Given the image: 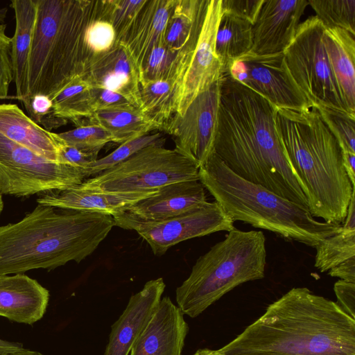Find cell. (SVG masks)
Masks as SVG:
<instances>
[{"label": "cell", "mask_w": 355, "mask_h": 355, "mask_svg": "<svg viewBox=\"0 0 355 355\" xmlns=\"http://www.w3.org/2000/svg\"><path fill=\"white\" fill-rule=\"evenodd\" d=\"M277 107L228 75L220 80L214 153L240 178L309 209L277 133Z\"/></svg>", "instance_id": "cell-1"}, {"label": "cell", "mask_w": 355, "mask_h": 355, "mask_svg": "<svg viewBox=\"0 0 355 355\" xmlns=\"http://www.w3.org/2000/svg\"><path fill=\"white\" fill-rule=\"evenodd\" d=\"M218 351L224 355H355V320L306 287L293 288Z\"/></svg>", "instance_id": "cell-2"}, {"label": "cell", "mask_w": 355, "mask_h": 355, "mask_svg": "<svg viewBox=\"0 0 355 355\" xmlns=\"http://www.w3.org/2000/svg\"><path fill=\"white\" fill-rule=\"evenodd\" d=\"M114 226L110 215L38 204L19 222L0 226V276L80 263Z\"/></svg>", "instance_id": "cell-3"}, {"label": "cell", "mask_w": 355, "mask_h": 355, "mask_svg": "<svg viewBox=\"0 0 355 355\" xmlns=\"http://www.w3.org/2000/svg\"><path fill=\"white\" fill-rule=\"evenodd\" d=\"M275 124L312 216L343 225L355 187L343 166L340 146L317 109L277 108Z\"/></svg>", "instance_id": "cell-4"}, {"label": "cell", "mask_w": 355, "mask_h": 355, "mask_svg": "<svg viewBox=\"0 0 355 355\" xmlns=\"http://www.w3.org/2000/svg\"><path fill=\"white\" fill-rule=\"evenodd\" d=\"M36 1L26 99L43 95L52 100L67 83L88 71L92 57L85 33L88 24L98 18V1Z\"/></svg>", "instance_id": "cell-5"}, {"label": "cell", "mask_w": 355, "mask_h": 355, "mask_svg": "<svg viewBox=\"0 0 355 355\" xmlns=\"http://www.w3.org/2000/svg\"><path fill=\"white\" fill-rule=\"evenodd\" d=\"M198 176L234 222L241 221L312 248L341 229L342 225L318 220L308 208L240 178L214 152L199 167Z\"/></svg>", "instance_id": "cell-6"}, {"label": "cell", "mask_w": 355, "mask_h": 355, "mask_svg": "<svg viewBox=\"0 0 355 355\" xmlns=\"http://www.w3.org/2000/svg\"><path fill=\"white\" fill-rule=\"evenodd\" d=\"M266 265L263 232L234 227L197 259L176 288L178 307L184 315L196 318L235 287L263 279Z\"/></svg>", "instance_id": "cell-7"}, {"label": "cell", "mask_w": 355, "mask_h": 355, "mask_svg": "<svg viewBox=\"0 0 355 355\" xmlns=\"http://www.w3.org/2000/svg\"><path fill=\"white\" fill-rule=\"evenodd\" d=\"M324 28L316 16L300 24L292 42L284 52L286 67L311 107L355 115L347 107L332 67Z\"/></svg>", "instance_id": "cell-8"}, {"label": "cell", "mask_w": 355, "mask_h": 355, "mask_svg": "<svg viewBox=\"0 0 355 355\" xmlns=\"http://www.w3.org/2000/svg\"><path fill=\"white\" fill-rule=\"evenodd\" d=\"M199 167L175 148L151 145L96 176L81 187L110 192H146L175 182L199 180Z\"/></svg>", "instance_id": "cell-9"}, {"label": "cell", "mask_w": 355, "mask_h": 355, "mask_svg": "<svg viewBox=\"0 0 355 355\" xmlns=\"http://www.w3.org/2000/svg\"><path fill=\"white\" fill-rule=\"evenodd\" d=\"M82 168L51 162L0 135V194L29 196L80 185Z\"/></svg>", "instance_id": "cell-10"}, {"label": "cell", "mask_w": 355, "mask_h": 355, "mask_svg": "<svg viewBox=\"0 0 355 355\" xmlns=\"http://www.w3.org/2000/svg\"><path fill=\"white\" fill-rule=\"evenodd\" d=\"M224 75L257 92L277 108L312 107L292 78L284 53L261 55L250 51L234 60Z\"/></svg>", "instance_id": "cell-11"}, {"label": "cell", "mask_w": 355, "mask_h": 355, "mask_svg": "<svg viewBox=\"0 0 355 355\" xmlns=\"http://www.w3.org/2000/svg\"><path fill=\"white\" fill-rule=\"evenodd\" d=\"M220 103V80L198 94L182 116L174 114L162 131L175 138V149L200 167L214 152Z\"/></svg>", "instance_id": "cell-12"}, {"label": "cell", "mask_w": 355, "mask_h": 355, "mask_svg": "<svg viewBox=\"0 0 355 355\" xmlns=\"http://www.w3.org/2000/svg\"><path fill=\"white\" fill-rule=\"evenodd\" d=\"M221 15V0H209L196 46L174 96V114L182 116L198 94L223 76V67L216 51Z\"/></svg>", "instance_id": "cell-13"}, {"label": "cell", "mask_w": 355, "mask_h": 355, "mask_svg": "<svg viewBox=\"0 0 355 355\" xmlns=\"http://www.w3.org/2000/svg\"><path fill=\"white\" fill-rule=\"evenodd\" d=\"M234 221L216 202H207L171 218L141 223L135 230L150 245L153 254L162 256L182 241L234 228Z\"/></svg>", "instance_id": "cell-14"}, {"label": "cell", "mask_w": 355, "mask_h": 355, "mask_svg": "<svg viewBox=\"0 0 355 355\" xmlns=\"http://www.w3.org/2000/svg\"><path fill=\"white\" fill-rule=\"evenodd\" d=\"M207 202L205 189L199 180L181 181L159 189L113 218L115 226L132 230L138 224L167 220Z\"/></svg>", "instance_id": "cell-15"}, {"label": "cell", "mask_w": 355, "mask_h": 355, "mask_svg": "<svg viewBox=\"0 0 355 355\" xmlns=\"http://www.w3.org/2000/svg\"><path fill=\"white\" fill-rule=\"evenodd\" d=\"M308 0H264L252 25V53H284L292 42Z\"/></svg>", "instance_id": "cell-16"}, {"label": "cell", "mask_w": 355, "mask_h": 355, "mask_svg": "<svg viewBox=\"0 0 355 355\" xmlns=\"http://www.w3.org/2000/svg\"><path fill=\"white\" fill-rule=\"evenodd\" d=\"M165 287L162 278L152 279L130 297L126 308L112 325L103 355H129L134 343L155 313Z\"/></svg>", "instance_id": "cell-17"}, {"label": "cell", "mask_w": 355, "mask_h": 355, "mask_svg": "<svg viewBox=\"0 0 355 355\" xmlns=\"http://www.w3.org/2000/svg\"><path fill=\"white\" fill-rule=\"evenodd\" d=\"M170 297L161 299L129 355H182L188 324Z\"/></svg>", "instance_id": "cell-18"}, {"label": "cell", "mask_w": 355, "mask_h": 355, "mask_svg": "<svg viewBox=\"0 0 355 355\" xmlns=\"http://www.w3.org/2000/svg\"><path fill=\"white\" fill-rule=\"evenodd\" d=\"M158 190L146 192H110L91 190L80 185L41 193L38 204L62 209L96 212L115 216Z\"/></svg>", "instance_id": "cell-19"}, {"label": "cell", "mask_w": 355, "mask_h": 355, "mask_svg": "<svg viewBox=\"0 0 355 355\" xmlns=\"http://www.w3.org/2000/svg\"><path fill=\"white\" fill-rule=\"evenodd\" d=\"M85 77L93 87L119 94L139 108V73L121 44L95 56Z\"/></svg>", "instance_id": "cell-20"}, {"label": "cell", "mask_w": 355, "mask_h": 355, "mask_svg": "<svg viewBox=\"0 0 355 355\" xmlns=\"http://www.w3.org/2000/svg\"><path fill=\"white\" fill-rule=\"evenodd\" d=\"M49 291L23 274L0 276V316L33 324L46 313Z\"/></svg>", "instance_id": "cell-21"}, {"label": "cell", "mask_w": 355, "mask_h": 355, "mask_svg": "<svg viewBox=\"0 0 355 355\" xmlns=\"http://www.w3.org/2000/svg\"><path fill=\"white\" fill-rule=\"evenodd\" d=\"M175 0H146L121 44L139 73L151 50L164 44L167 21Z\"/></svg>", "instance_id": "cell-22"}, {"label": "cell", "mask_w": 355, "mask_h": 355, "mask_svg": "<svg viewBox=\"0 0 355 355\" xmlns=\"http://www.w3.org/2000/svg\"><path fill=\"white\" fill-rule=\"evenodd\" d=\"M209 0H175L169 15L164 44L178 53L184 73L196 46Z\"/></svg>", "instance_id": "cell-23"}, {"label": "cell", "mask_w": 355, "mask_h": 355, "mask_svg": "<svg viewBox=\"0 0 355 355\" xmlns=\"http://www.w3.org/2000/svg\"><path fill=\"white\" fill-rule=\"evenodd\" d=\"M0 135L48 160L58 163L54 132L39 125L16 104H0Z\"/></svg>", "instance_id": "cell-24"}, {"label": "cell", "mask_w": 355, "mask_h": 355, "mask_svg": "<svg viewBox=\"0 0 355 355\" xmlns=\"http://www.w3.org/2000/svg\"><path fill=\"white\" fill-rule=\"evenodd\" d=\"M15 29L11 37L14 82L17 98L22 103L28 96V64L37 17L36 0H12Z\"/></svg>", "instance_id": "cell-25"}, {"label": "cell", "mask_w": 355, "mask_h": 355, "mask_svg": "<svg viewBox=\"0 0 355 355\" xmlns=\"http://www.w3.org/2000/svg\"><path fill=\"white\" fill-rule=\"evenodd\" d=\"M324 41L347 107L355 114V35L339 28H325Z\"/></svg>", "instance_id": "cell-26"}, {"label": "cell", "mask_w": 355, "mask_h": 355, "mask_svg": "<svg viewBox=\"0 0 355 355\" xmlns=\"http://www.w3.org/2000/svg\"><path fill=\"white\" fill-rule=\"evenodd\" d=\"M89 123L104 128L111 135L112 142L119 145L160 130L134 105L96 111Z\"/></svg>", "instance_id": "cell-27"}, {"label": "cell", "mask_w": 355, "mask_h": 355, "mask_svg": "<svg viewBox=\"0 0 355 355\" xmlns=\"http://www.w3.org/2000/svg\"><path fill=\"white\" fill-rule=\"evenodd\" d=\"M252 24L222 12L216 37V51L224 73L234 60L252 50Z\"/></svg>", "instance_id": "cell-28"}, {"label": "cell", "mask_w": 355, "mask_h": 355, "mask_svg": "<svg viewBox=\"0 0 355 355\" xmlns=\"http://www.w3.org/2000/svg\"><path fill=\"white\" fill-rule=\"evenodd\" d=\"M178 86V83L174 78L139 83V109L161 131L175 114L173 101Z\"/></svg>", "instance_id": "cell-29"}, {"label": "cell", "mask_w": 355, "mask_h": 355, "mask_svg": "<svg viewBox=\"0 0 355 355\" xmlns=\"http://www.w3.org/2000/svg\"><path fill=\"white\" fill-rule=\"evenodd\" d=\"M92 87L85 76L73 79L51 100L55 114L76 127L87 124L94 114Z\"/></svg>", "instance_id": "cell-30"}, {"label": "cell", "mask_w": 355, "mask_h": 355, "mask_svg": "<svg viewBox=\"0 0 355 355\" xmlns=\"http://www.w3.org/2000/svg\"><path fill=\"white\" fill-rule=\"evenodd\" d=\"M315 248L314 266L322 272L329 271L355 257V230L342 226L339 232L322 240Z\"/></svg>", "instance_id": "cell-31"}, {"label": "cell", "mask_w": 355, "mask_h": 355, "mask_svg": "<svg viewBox=\"0 0 355 355\" xmlns=\"http://www.w3.org/2000/svg\"><path fill=\"white\" fill-rule=\"evenodd\" d=\"M146 0L98 1V18L110 22L116 32V42L125 37Z\"/></svg>", "instance_id": "cell-32"}, {"label": "cell", "mask_w": 355, "mask_h": 355, "mask_svg": "<svg viewBox=\"0 0 355 355\" xmlns=\"http://www.w3.org/2000/svg\"><path fill=\"white\" fill-rule=\"evenodd\" d=\"M165 137L162 133L148 134L119 145L107 155L97 159L83 169L85 180L112 168L126 160L142 148L151 145L164 146Z\"/></svg>", "instance_id": "cell-33"}, {"label": "cell", "mask_w": 355, "mask_h": 355, "mask_svg": "<svg viewBox=\"0 0 355 355\" xmlns=\"http://www.w3.org/2000/svg\"><path fill=\"white\" fill-rule=\"evenodd\" d=\"M325 28H339L355 35V0H308Z\"/></svg>", "instance_id": "cell-34"}, {"label": "cell", "mask_w": 355, "mask_h": 355, "mask_svg": "<svg viewBox=\"0 0 355 355\" xmlns=\"http://www.w3.org/2000/svg\"><path fill=\"white\" fill-rule=\"evenodd\" d=\"M182 77L178 53L171 51L162 44L155 46L148 54L139 75V83L174 78L179 85Z\"/></svg>", "instance_id": "cell-35"}, {"label": "cell", "mask_w": 355, "mask_h": 355, "mask_svg": "<svg viewBox=\"0 0 355 355\" xmlns=\"http://www.w3.org/2000/svg\"><path fill=\"white\" fill-rule=\"evenodd\" d=\"M315 108L337 139L342 152L355 153V115L322 107Z\"/></svg>", "instance_id": "cell-36"}, {"label": "cell", "mask_w": 355, "mask_h": 355, "mask_svg": "<svg viewBox=\"0 0 355 355\" xmlns=\"http://www.w3.org/2000/svg\"><path fill=\"white\" fill-rule=\"evenodd\" d=\"M64 143L80 149L97 151L109 142H112L111 135L102 127L92 123L78 126L74 129L56 133Z\"/></svg>", "instance_id": "cell-37"}, {"label": "cell", "mask_w": 355, "mask_h": 355, "mask_svg": "<svg viewBox=\"0 0 355 355\" xmlns=\"http://www.w3.org/2000/svg\"><path fill=\"white\" fill-rule=\"evenodd\" d=\"M116 32L112 25L97 17L88 24L85 33L86 47L92 59L110 50L116 42Z\"/></svg>", "instance_id": "cell-38"}, {"label": "cell", "mask_w": 355, "mask_h": 355, "mask_svg": "<svg viewBox=\"0 0 355 355\" xmlns=\"http://www.w3.org/2000/svg\"><path fill=\"white\" fill-rule=\"evenodd\" d=\"M21 104L28 112L29 117L36 123L50 131L64 125L68 121L58 117L53 111L50 98L43 95H35L28 98Z\"/></svg>", "instance_id": "cell-39"}, {"label": "cell", "mask_w": 355, "mask_h": 355, "mask_svg": "<svg viewBox=\"0 0 355 355\" xmlns=\"http://www.w3.org/2000/svg\"><path fill=\"white\" fill-rule=\"evenodd\" d=\"M6 24H0V100L8 98L14 80L11 37L6 33Z\"/></svg>", "instance_id": "cell-40"}, {"label": "cell", "mask_w": 355, "mask_h": 355, "mask_svg": "<svg viewBox=\"0 0 355 355\" xmlns=\"http://www.w3.org/2000/svg\"><path fill=\"white\" fill-rule=\"evenodd\" d=\"M58 145V163L84 169L98 159L99 152L90 151L69 145L54 132Z\"/></svg>", "instance_id": "cell-41"}, {"label": "cell", "mask_w": 355, "mask_h": 355, "mask_svg": "<svg viewBox=\"0 0 355 355\" xmlns=\"http://www.w3.org/2000/svg\"><path fill=\"white\" fill-rule=\"evenodd\" d=\"M264 0H221L222 12L255 22Z\"/></svg>", "instance_id": "cell-42"}, {"label": "cell", "mask_w": 355, "mask_h": 355, "mask_svg": "<svg viewBox=\"0 0 355 355\" xmlns=\"http://www.w3.org/2000/svg\"><path fill=\"white\" fill-rule=\"evenodd\" d=\"M91 93L94 113L98 110L134 105L122 95L107 89L92 87Z\"/></svg>", "instance_id": "cell-43"}, {"label": "cell", "mask_w": 355, "mask_h": 355, "mask_svg": "<svg viewBox=\"0 0 355 355\" xmlns=\"http://www.w3.org/2000/svg\"><path fill=\"white\" fill-rule=\"evenodd\" d=\"M334 290L338 305L355 320V283L340 279L334 284Z\"/></svg>", "instance_id": "cell-44"}, {"label": "cell", "mask_w": 355, "mask_h": 355, "mask_svg": "<svg viewBox=\"0 0 355 355\" xmlns=\"http://www.w3.org/2000/svg\"><path fill=\"white\" fill-rule=\"evenodd\" d=\"M328 275L338 277L341 280L355 283V257L332 268L328 271Z\"/></svg>", "instance_id": "cell-45"}, {"label": "cell", "mask_w": 355, "mask_h": 355, "mask_svg": "<svg viewBox=\"0 0 355 355\" xmlns=\"http://www.w3.org/2000/svg\"><path fill=\"white\" fill-rule=\"evenodd\" d=\"M343 166L352 187H355V153L342 152Z\"/></svg>", "instance_id": "cell-46"}, {"label": "cell", "mask_w": 355, "mask_h": 355, "mask_svg": "<svg viewBox=\"0 0 355 355\" xmlns=\"http://www.w3.org/2000/svg\"><path fill=\"white\" fill-rule=\"evenodd\" d=\"M342 226L345 229L355 230V193L352 195L347 216Z\"/></svg>", "instance_id": "cell-47"}, {"label": "cell", "mask_w": 355, "mask_h": 355, "mask_svg": "<svg viewBox=\"0 0 355 355\" xmlns=\"http://www.w3.org/2000/svg\"><path fill=\"white\" fill-rule=\"evenodd\" d=\"M23 348V345L19 343H12L0 339V355L4 353L18 350Z\"/></svg>", "instance_id": "cell-48"}, {"label": "cell", "mask_w": 355, "mask_h": 355, "mask_svg": "<svg viewBox=\"0 0 355 355\" xmlns=\"http://www.w3.org/2000/svg\"><path fill=\"white\" fill-rule=\"evenodd\" d=\"M2 355H44L40 352L26 349H20L3 354Z\"/></svg>", "instance_id": "cell-49"}, {"label": "cell", "mask_w": 355, "mask_h": 355, "mask_svg": "<svg viewBox=\"0 0 355 355\" xmlns=\"http://www.w3.org/2000/svg\"><path fill=\"white\" fill-rule=\"evenodd\" d=\"M192 355H224L218 349H199Z\"/></svg>", "instance_id": "cell-50"}, {"label": "cell", "mask_w": 355, "mask_h": 355, "mask_svg": "<svg viewBox=\"0 0 355 355\" xmlns=\"http://www.w3.org/2000/svg\"><path fill=\"white\" fill-rule=\"evenodd\" d=\"M8 9L6 8H3L0 9V22H4L5 19L6 18Z\"/></svg>", "instance_id": "cell-51"}, {"label": "cell", "mask_w": 355, "mask_h": 355, "mask_svg": "<svg viewBox=\"0 0 355 355\" xmlns=\"http://www.w3.org/2000/svg\"><path fill=\"white\" fill-rule=\"evenodd\" d=\"M3 202L2 196L0 194V215L3 211Z\"/></svg>", "instance_id": "cell-52"}]
</instances>
